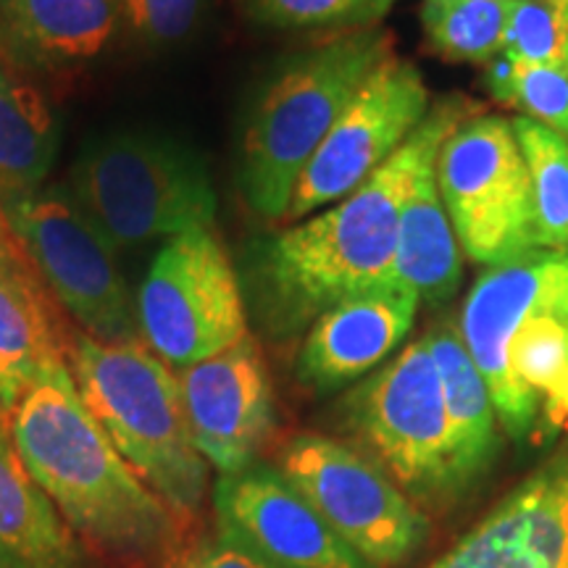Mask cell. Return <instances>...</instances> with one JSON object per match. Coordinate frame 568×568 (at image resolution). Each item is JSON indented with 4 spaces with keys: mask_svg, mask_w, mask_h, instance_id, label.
<instances>
[{
    "mask_svg": "<svg viewBox=\"0 0 568 568\" xmlns=\"http://www.w3.org/2000/svg\"><path fill=\"white\" fill-rule=\"evenodd\" d=\"M280 471L368 566L393 568L422 548L429 531L424 514L355 447L297 435L280 450Z\"/></svg>",
    "mask_w": 568,
    "mask_h": 568,
    "instance_id": "obj_11",
    "label": "cell"
},
{
    "mask_svg": "<svg viewBox=\"0 0 568 568\" xmlns=\"http://www.w3.org/2000/svg\"><path fill=\"white\" fill-rule=\"evenodd\" d=\"M59 153V122L51 103L19 67L0 55V197L45 184Z\"/></svg>",
    "mask_w": 568,
    "mask_h": 568,
    "instance_id": "obj_22",
    "label": "cell"
},
{
    "mask_svg": "<svg viewBox=\"0 0 568 568\" xmlns=\"http://www.w3.org/2000/svg\"><path fill=\"white\" fill-rule=\"evenodd\" d=\"M138 335L166 366L187 368L251 335L237 268L213 226L166 240L134 297Z\"/></svg>",
    "mask_w": 568,
    "mask_h": 568,
    "instance_id": "obj_9",
    "label": "cell"
},
{
    "mask_svg": "<svg viewBox=\"0 0 568 568\" xmlns=\"http://www.w3.org/2000/svg\"><path fill=\"white\" fill-rule=\"evenodd\" d=\"M443 382L445 408L450 418L453 450H456L458 477L464 489L474 485L493 466L500 447L497 414L485 376L468 355L458 324L443 316L424 335Z\"/></svg>",
    "mask_w": 568,
    "mask_h": 568,
    "instance_id": "obj_21",
    "label": "cell"
},
{
    "mask_svg": "<svg viewBox=\"0 0 568 568\" xmlns=\"http://www.w3.org/2000/svg\"><path fill=\"white\" fill-rule=\"evenodd\" d=\"M418 305L422 301L403 287H379L332 305L305 329L297 382L326 395L366 379L408 337Z\"/></svg>",
    "mask_w": 568,
    "mask_h": 568,
    "instance_id": "obj_15",
    "label": "cell"
},
{
    "mask_svg": "<svg viewBox=\"0 0 568 568\" xmlns=\"http://www.w3.org/2000/svg\"><path fill=\"white\" fill-rule=\"evenodd\" d=\"M437 155H432L410 182L389 272V287L408 290L429 305L450 301L458 293L464 272L456 230L437 190Z\"/></svg>",
    "mask_w": 568,
    "mask_h": 568,
    "instance_id": "obj_19",
    "label": "cell"
},
{
    "mask_svg": "<svg viewBox=\"0 0 568 568\" xmlns=\"http://www.w3.org/2000/svg\"><path fill=\"white\" fill-rule=\"evenodd\" d=\"M437 190L474 264H510L537 251L535 197L514 124L500 113H474L447 134L437 155Z\"/></svg>",
    "mask_w": 568,
    "mask_h": 568,
    "instance_id": "obj_10",
    "label": "cell"
},
{
    "mask_svg": "<svg viewBox=\"0 0 568 568\" xmlns=\"http://www.w3.org/2000/svg\"><path fill=\"white\" fill-rule=\"evenodd\" d=\"M67 184L116 251L216 222L209 166L166 134L113 132L92 140L71 163Z\"/></svg>",
    "mask_w": 568,
    "mask_h": 568,
    "instance_id": "obj_6",
    "label": "cell"
},
{
    "mask_svg": "<svg viewBox=\"0 0 568 568\" xmlns=\"http://www.w3.org/2000/svg\"><path fill=\"white\" fill-rule=\"evenodd\" d=\"M30 477L71 529L119 556H153L176 535L174 510L119 456L63 358L42 368L9 416Z\"/></svg>",
    "mask_w": 568,
    "mask_h": 568,
    "instance_id": "obj_2",
    "label": "cell"
},
{
    "mask_svg": "<svg viewBox=\"0 0 568 568\" xmlns=\"http://www.w3.org/2000/svg\"><path fill=\"white\" fill-rule=\"evenodd\" d=\"M6 230L55 303L101 343L138 335V314L119 251L88 216L69 184H40L0 197Z\"/></svg>",
    "mask_w": 568,
    "mask_h": 568,
    "instance_id": "obj_8",
    "label": "cell"
},
{
    "mask_svg": "<svg viewBox=\"0 0 568 568\" xmlns=\"http://www.w3.org/2000/svg\"><path fill=\"white\" fill-rule=\"evenodd\" d=\"M393 53V34L376 24L322 34L276 67L240 134V193L255 216L284 222L303 169Z\"/></svg>",
    "mask_w": 568,
    "mask_h": 568,
    "instance_id": "obj_4",
    "label": "cell"
},
{
    "mask_svg": "<svg viewBox=\"0 0 568 568\" xmlns=\"http://www.w3.org/2000/svg\"><path fill=\"white\" fill-rule=\"evenodd\" d=\"M169 568H274L264 558H258L237 539L219 535L213 539H201L193 548L176 552L169 560Z\"/></svg>",
    "mask_w": 568,
    "mask_h": 568,
    "instance_id": "obj_29",
    "label": "cell"
},
{
    "mask_svg": "<svg viewBox=\"0 0 568 568\" xmlns=\"http://www.w3.org/2000/svg\"><path fill=\"white\" fill-rule=\"evenodd\" d=\"M213 510L219 535L237 539L274 568H372L347 548L280 468L251 464L219 477Z\"/></svg>",
    "mask_w": 568,
    "mask_h": 568,
    "instance_id": "obj_13",
    "label": "cell"
},
{
    "mask_svg": "<svg viewBox=\"0 0 568 568\" xmlns=\"http://www.w3.org/2000/svg\"><path fill=\"white\" fill-rule=\"evenodd\" d=\"M122 30L119 0H0V55L24 69L84 67Z\"/></svg>",
    "mask_w": 568,
    "mask_h": 568,
    "instance_id": "obj_17",
    "label": "cell"
},
{
    "mask_svg": "<svg viewBox=\"0 0 568 568\" xmlns=\"http://www.w3.org/2000/svg\"><path fill=\"white\" fill-rule=\"evenodd\" d=\"M510 124L529 169L537 251H568V138L524 116Z\"/></svg>",
    "mask_w": 568,
    "mask_h": 568,
    "instance_id": "obj_23",
    "label": "cell"
},
{
    "mask_svg": "<svg viewBox=\"0 0 568 568\" xmlns=\"http://www.w3.org/2000/svg\"><path fill=\"white\" fill-rule=\"evenodd\" d=\"M432 568H568V453L531 474Z\"/></svg>",
    "mask_w": 568,
    "mask_h": 568,
    "instance_id": "obj_16",
    "label": "cell"
},
{
    "mask_svg": "<svg viewBox=\"0 0 568 568\" xmlns=\"http://www.w3.org/2000/svg\"><path fill=\"white\" fill-rule=\"evenodd\" d=\"M190 435L205 464L237 474L255 464L274 429V395L253 335L211 358L180 368Z\"/></svg>",
    "mask_w": 568,
    "mask_h": 568,
    "instance_id": "obj_14",
    "label": "cell"
},
{
    "mask_svg": "<svg viewBox=\"0 0 568 568\" xmlns=\"http://www.w3.org/2000/svg\"><path fill=\"white\" fill-rule=\"evenodd\" d=\"M63 358L53 297L17 243L0 245V422L42 368Z\"/></svg>",
    "mask_w": 568,
    "mask_h": 568,
    "instance_id": "obj_18",
    "label": "cell"
},
{
    "mask_svg": "<svg viewBox=\"0 0 568 568\" xmlns=\"http://www.w3.org/2000/svg\"><path fill=\"white\" fill-rule=\"evenodd\" d=\"M251 24L287 32H347L382 24L397 0H234Z\"/></svg>",
    "mask_w": 568,
    "mask_h": 568,
    "instance_id": "obj_26",
    "label": "cell"
},
{
    "mask_svg": "<svg viewBox=\"0 0 568 568\" xmlns=\"http://www.w3.org/2000/svg\"><path fill=\"white\" fill-rule=\"evenodd\" d=\"M0 568H82L59 508L21 464L0 422Z\"/></svg>",
    "mask_w": 568,
    "mask_h": 568,
    "instance_id": "obj_20",
    "label": "cell"
},
{
    "mask_svg": "<svg viewBox=\"0 0 568 568\" xmlns=\"http://www.w3.org/2000/svg\"><path fill=\"white\" fill-rule=\"evenodd\" d=\"M497 59L566 67L568 0H508L506 38Z\"/></svg>",
    "mask_w": 568,
    "mask_h": 568,
    "instance_id": "obj_27",
    "label": "cell"
},
{
    "mask_svg": "<svg viewBox=\"0 0 568 568\" xmlns=\"http://www.w3.org/2000/svg\"><path fill=\"white\" fill-rule=\"evenodd\" d=\"M67 364L84 406L132 471L174 514H195L209 487V464L190 435L172 366L140 337L101 343L84 332L71 337Z\"/></svg>",
    "mask_w": 568,
    "mask_h": 568,
    "instance_id": "obj_5",
    "label": "cell"
},
{
    "mask_svg": "<svg viewBox=\"0 0 568 568\" xmlns=\"http://www.w3.org/2000/svg\"><path fill=\"white\" fill-rule=\"evenodd\" d=\"M566 67H568V59H566Z\"/></svg>",
    "mask_w": 568,
    "mask_h": 568,
    "instance_id": "obj_31",
    "label": "cell"
},
{
    "mask_svg": "<svg viewBox=\"0 0 568 568\" xmlns=\"http://www.w3.org/2000/svg\"><path fill=\"white\" fill-rule=\"evenodd\" d=\"M458 332L514 443L529 439L542 414L568 418V251L487 268L468 290Z\"/></svg>",
    "mask_w": 568,
    "mask_h": 568,
    "instance_id": "obj_3",
    "label": "cell"
},
{
    "mask_svg": "<svg viewBox=\"0 0 568 568\" xmlns=\"http://www.w3.org/2000/svg\"><path fill=\"white\" fill-rule=\"evenodd\" d=\"M508 0H424L422 27L437 55L489 63L503 53Z\"/></svg>",
    "mask_w": 568,
    "mask_h": 568,
    "instance_id": "obj_24",
    "label": "cell"
},
{
    "mask_svg": "<svg viewBox=\"0 0 568 568\" xmlns=\"http://www.w3.org/2000/svg\"><path fill=\"white\" fill-rule=\"evenodd\" d=\"M209 0H119L124 27L145 45H174L201 24Z\"/></svg>",
    "mask_w": 568,
    "mask_h": 568,
    "instance_id": "obj_28",
    "label": "cell"
},
{
    "mask_svg": "<svg viewBox=\"0 0 568 568\" xmlns=\"http://www.w3.org/2000/svg\"><path fill=\"white\" fill-rule=\"evenodd\" d=\"M485 82L495 101L568 138V67L495 59L489 61Z\"/></svg>",
    "mask_w": 568,
    "mask_h": 568,
    "instance_id": "obj_25",
    "label": "cell"
},
{
    "mask_svg": "<svg viewBox=\"0 0 568 568\" xmlns=\"http://www.w3.org/2000/svg\"><path fill=\"white\" fill-rule=\"evenodd\" d=\"M468 116L474 105L466 98H439L406 145L351 195L247 243L237 274L247 311L264 335H305L332 305L389 287L410 182Z\"/></svg>",
    "mask_w": 568,
    "mask_h": 568,
    "instance_id": "obj_1",
    "label": "cell"
},
{
    "mask_svg": "<svg viewBox=\"0 0 568 568\" xmlns=\"http://www.w3.org/2000/svg\"><path fill=\"white\" fill-rule=\"evenodd\" d=\"M11 243V234L6 230V222H3V213H0V245Z\"/></svg>",
    "mask_w": 568,
    "mask_h": 568,
    "instance_id": "obj_30",
    "label": "cell"
},
{
    "mask_svg": "<svg viewBox=\"0 0 568 568\" xmlns=\"http://www.w3.org/2000/svg\"><path fill=\"white\" fill-rule=\"evenodd\" d=\"M429 109L422 71L397 53L382 61L303 169L282 224L303 222L361 187L406 145Z\"/></svg>",
    "mask_w": 568,
    "mask_h": 568,
    "instance_id": "obj_12",
    "label": "cell"
},
{
    "mask_svg": "<svg viewBox=\"0 0 568 568\" xmlns=\"http://www.w3.org/2000/svg\"><path fill=\"white\" fill-rule=\"evenodd\" d=\"M343 414L374 464L410 500L439 506L464 493L443 382L424 337L361 379Z\"/></svg>",
    "mask_w": 568,
    "mask_h": 568,
    "instance_id": "obj_7",
    "label": "cell"
}]
</instances>
